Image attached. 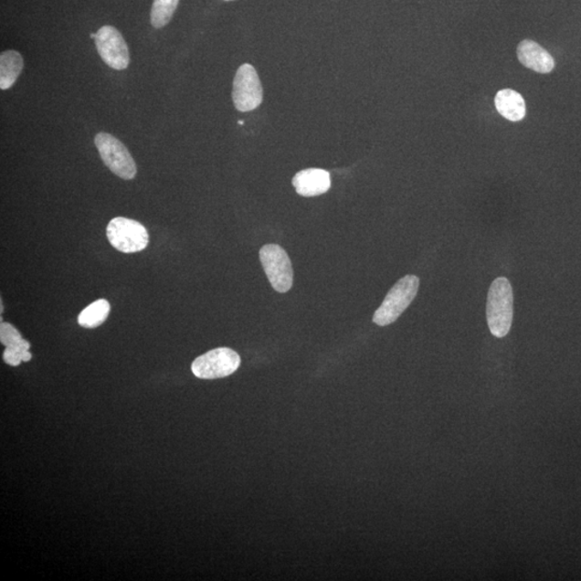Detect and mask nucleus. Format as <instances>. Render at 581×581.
I'll use <instances>...</instances> for the list:
<instances>
[{
	"mask_svg": "<svg viewBox=\"0 0 581 581\" xmlns=\"http://www.w3.org/2000/svg\"><path fill=\"white\" fill-rule=\"evenodd\" d=\"M513 318L512 284L506 278L495 280L490 287L487 302V320L490 332L503 338L510 333Z\"/></svg>",
	"mask_w": 581,
	"mask_h": 581,
	"instance_id": "obj_1",
	"label": "nucleus"
},
{
	"mask_svg": "<svg viewBox=\"0 0 581 581\" xmlns=\"http://www.w3.org/2000/svg\"><path fill=\"white\" fill-rule=\"evenodd\" d=\"M419 286V278L414 275L405 276L401 280H398L386 296L383 304L375 312L374 323L386 326L396 322L415 300Z\"/></svg>",
	"mask_w": 581,
	"mask_h": 581,
	"instance_id": "obj_2",
	"label": "nucleus"
},
{
	"mask_svg": "<svg viewBox=\"0 0 581 581\" xmlns=\"http://www.w3.org/2000/svg\"><path fill=\"white\" fill-rule=\"evenodd\" d=\"M95 145L101 160L118 177L132 180L136 177L137 166L125 145L108 132H100L95 137Z\"/></svg>",
	"mask_w": 581,
	"mask_h": 581,
	"instance_id": "obj_3",
	"label": "nucleus"
},
{
	"mask_svg": "<svg viewBox=\"0 0 581 581\" xmlns=\"http://www.w3.org/2000/svg\"><path fill=\"white\" fill-rule=\"evenodd\" d=\"M107 238L114 249L123 253L141 252L149 244V234L143 224L123 217L109 222Z\"/></svg>",
	"mask_w": 581,
	"mask_h": 581,
	"instance_id": "obj_4",
	"label": "nucleus"
},
{
	"mask_svg": "<svg viewBox=\"0 0 581 581\" xmlns=\"http://www.w3.org/2000/svg\"><path fill=\"white\" fill-rule=\"evenodd\" d=\"M240 366V356L229 348H217L198 356L192 363V372L199 379H219L229 376Z\"/></svg>",
	"mask_w": 581,
	"mask_h": 581,
	"instance_id": "obj_5",
	"label": "nucleus"
},
{
	"mask_svg": "<svg viewBox=\"0 0 581 581\" xmlns=\"http://www.w3.org/2000/svg\"><path fill=\"white\" fill-rule=\"evenodd\" d=\"M259 259L271 287L286 293L293 286V269L286 251L278 245H266L259 250Z\"/></svg>",
	"mask_w": 581,
	"mask_h": 581,
	"instance_id": "obj_6",
	"label": "nucleus"
},
{
	"mask_svg": "<svg viewBox=\"0 0 581 581\" xmlns=\"http://www.w3.org/2000/svg\"><path fill=\"white\" fill-rule=\"evenodd\" d=\"M232 96L235 108L241 112L252 111L262 104V84L252 65H241L236 72Z\"/></svg>",
	"mask_w": 581,
	"mask_h": 581,
	"instance_id": "obj_7",
	"label": "nucleus"
},
{
	"mask_svg": "<svg viewBox=\"0 0 581 581\" xmlns=\"http://www.w3.org/2000/svg\"><path fill=\"white\" fill-rule=\"evenodd\" d=\"M95 45L100 57L116 70H124L130 65V51L123 36L116 27L102 26L96 33Z\"/></svg>",
	"mask_w": 581,
	"mask_h": 581,
	"instance_id": "obj_8",
	"label": "nucleus"
},
{
	"mask_svg": "<svg viewBox=\"0 0 581 581\" xmlns=\"http://www.w3.org/2000/svg\"><path fill=\"white\" fill-rule=\"evenodd\" d=\"M517 56L526 69L540 74H549L555 69V60L547 50L535 41L525 39L517 48Z\"/></svg>",
	"mask_w": 581,
	"mask_h": 581,
	"instance_id": "obj_9",
	"label": "nucleus"
},
{
	"mask_svg": "<svg viewBox=\"0 0 581 581\" xmlns=\"http://www.w3.org/2000/svg\"><path fill=\"white\" fill-rule=\"evenodd\" d=\"M292 184L300 195L305 197L318 196L330 190L331 175L323 169H305V171L295 174Z\"/></svg>",
	"mask_w": 581,
	"mask_h": 581,
	"instance_id": "obj_10",
	"label": "nucleus"
},
{
	"mask_svg": "<svg viewBox=\"0 0 581 581\" xmlns=\"http://www.w3.org/2000/svg\"><path fill=\"white\" fill-rule=\"evenodd\" d=\"M495 107L502 117L519 122L525 117V102L522 94L511 89L499 90L495 96Z\"/></svg>",
	"mask_w": 581,
	"mask_h": 581,
	"instance_id": "obj_11",
	"label": "nucleus"
},
{
	"mask_svg": "<svg viewBox=\"0 0 581 581\" xmlns=\"http://www.w3.org/2000/svg\"><path fill=\"white\" fill-rule=\"evenodd\" d=\"M23 58L19 52L8 50L0 56V89L14 87L23 69Z\"/></svg>",
	"mask_w": 581,
	"mask_h": 581,
	"instance_id": "obj_12",
	"label": "nucleus"
},
{
	"mask_svg": "<svg viewBox=\"0 0 581 581\" xmlns=\"http://www.w3.org/2000/svg\"><path fill=\"white\" fill-rule=\"evenodd\" d=\"M111 313V304L106 300H99L89 305L78 317V322L86 329L99 328Z\"/></svg>",
	"mask_w": 581,
	"mask_h": 581,
	"instance_id": "obj_13",
	"label": "nucleus"
},
{
	"mask_svg": "<svg viewBox=\"0 0 581 581\" xmlns=\"http://www.w3.org/2000/svg\"><path fill=\"white\" fill-rule=\"evenodd\" d=\"M178 4L179 0H154L151 8V26L157 29L166 26L171 22Z\"/></svg>",
	"mask_w": 581,
	"mask_h": 581,
	"instance_id": "obj_14",
	"label": "nucleus"
},
{
	"mask_svg": "<svg viewBox=\"0 0 581 581\" xmlns=\"http://www.w3.org/2000/svg\"><path fill=\"white\" fill-rule=\"evenodd\" d=\"M30 343L22 339L19 343L14 346L5 347L4 361L10 366H19L22 362L32 360V354L29 353Z\"/></svg>",
	"mask_w": 581,
	"mask_h": 581,
	"instance_id": "obj_15",
	"label": "nucleus"
},
{
	"mask_svg": "<svg viewBox=\"0 0 581 581\" xmlns=\"http://www.w3.org/2000/svg\"><path fill=\"white\" fill-rule=\"evenodd\" d=\"M22 339L21 333L14 325L2 322V326H0V342L5 347L14 346V344L19 343Z\"/></svg>",
	"mask_w": 581,
	"mask_h": 581,
	"instance_id": "obj_16",
	"label": "nucleus"
},
{
	"mask_svg": "<svg viewBox=\"0 0 581 581\" xmlns=\"http://www.w3.org/2000/svg\"><path fill=\"white\" fill-rule=\"evenodd\" d=\"M90 38L95 39L96 38V34H90Z\"/></svg>",
	"mask_w": 581,
	"mask_h": 581,
	"instance_id": "obj_17",
	"label": "nucleus"
},
{
	"mask_svg": "<svg viewBox=\"0 0 581 581\" xmlns=\"http://www.w3.org/2000/svg\"><path fill=\"white\" fill-rule=\"evenodd\" d=\"M226 2H232V0H226Z\"/></svg>",
	"mask_w": 581,
	"mask_h": 581,
	"instance_id": "obj_18",
	"label": "nucleus"
}]
</instances>
